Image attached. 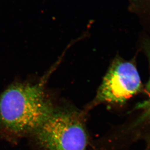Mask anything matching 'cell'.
Segmentation results:
<instances>
[{
	"label": "cell",
	"mask_w": 150,
	"mask_h": 150,
	"mask_svg": "<svg viewBox=\"0 0 150 150\" xmlns=\"http://www.w3.org/2000/svg\"><path fill=\"white\" fill-rule=\"evenodd\" d=\"M47 76L36 83L17 82L0 95V130L19 139L31 136L55 107L46 91Z\"/></svg>",
	"instance_id": "6da1fadb"
},
{
	"label": "cell",
	"mask_w": 150,
	"mask_h": 150,
	"mask_svg": "<svg viewBox=\"0 0 150 150\" xmlns=\"http://www.w3.org/2000/svg\"><path fill=\"white\" fill-rule=\"evenodd\" d=\"M84 114L56 108L31 136L44 150H87Z\"/></svg>",
	"instance_id": "7a4b0ae2"
},
{
	"label": "cell",
	"mask_w": 150,
	"mask_h": 150,
	"mask_svg": "<svg viewBox=\"0 0 150 150\" xmlns=\"http://www.w3.org/2000/svg\"><path fill=\"white\" fill-rule=\"evenodd\" d=\"M136 61L117 56L110 64L87 111L100 104L120 108L144 91Z\"/></svg>",
	"instance_id": "3957f363"
},
{
	"label": "cell",
	"mask_w": 150,
	"mask_h": 150,
	"mask_svg": "<svg viewBox=\"0 0 150 150\" xmlns=\"http://www.w3.org/2000/svg\"><path fill=\"white\" fill-rule=\"evenodd\" d=\"M143 49L146 57L147 58L150 69V76L145 91L147 94L148 98L142 103L137 106V108L139 110L145 117L150 118V40H145L143 42Z\"/></svg>",
	"instance_id": "277c9868"
}]
</instances>
